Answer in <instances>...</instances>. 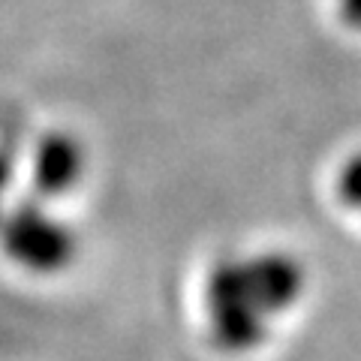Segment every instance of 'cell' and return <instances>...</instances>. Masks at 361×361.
Returning a JSON list of instances; mask_svg holds the SVG:
<instances>
[{
    "instance_id": "4",
    "label": "cell",
    "mask_w": 361,
    "mask_h": 361,
    "mask_svg": "<svg viewBox=\"0 0 361 361\" xmlns=\"http://www.w3.org/2000/svg\"><path fill=\"white\" fill-rule=\"evenodd\" d=\"M85 148L73 133L54 130L37 142L30 157V187L37 199H58L85 178Z\"/></svg>"
},
{
    "instance_id": "3",
    "label": "cell",
    "mask_w": 361,
    "mask_h": 361,
    "mask_svg": "<svg viewBox=\"0 0 361 361\" xmlns=\"http://www.w3.org/2000/svg\"><path fill=\"white\" fill-rule=\"evenodd\" d=\"M244 262L253 295L268 319L292 310L307 292V268H304L298 256L286 250H262L244 256Z\"/></svg>"
},
{
    "instance_id": "7",
    "label": "cell",
    "mask_w": 361,
    "mask_h": 361,
    "mask_svg": "<svg viewBox=\"0 0 361 361\" xmlns=\"http://www.w3.org/2000/svg\"><path fill=\"white\" fill-rule=\"evenodd\" d=\"M334 13L346 30L361 33V0H334Z\"/></svg>"
},
{
    "instance_id": "2",
    "label": "cell",
    "mask_w": 361,
    "mask_h": 361,
    "mask_svg": "<svg viewBox=\"0 0 361 361\" xmlns=\"http://www.w3.org/2000/svg\"><path fill=\"white\" fill-rule=\"evenodd\" d=\"M4 253L33 274H61L75 259V232L39 205V199H21L6 208L0 220Z\"/></svg>"
},
{
    "instance_id": "5",
    "label": "cell",
    "mask_w": 361,
    "mask_h": 361,
    "mask_svg": "<svg viewBox=\"0 0 361 361\" xmlns=\"http://www.w3.org/2000/svg\"><path fill=\"white\" fill-rule=\"evenodd\" d=\"M337 199L349 211H361V151L349 154L337 172Z\"/></svg>"
},
{
    "instance_id": "6",
    "label": "cell",
    "mask_w": 361,
    "mask_h": 361,
    "mask_svg": "<svg viewBox=\"0 0 361 361\" xmlns=\"http://www.w3.org/2000/svg\"><path fill=\"white\" fill-rule=\"evenodd\" d=\"M13 178H16V160L6 148H0V220L6 214V193L13 187Z\"/></svg>"
},
{
    "instance_id": "1",
    "label": "cell",
    "mask_w": 361,
    "mask_h": 361,
    "mask_svg": "<svg viewBox=\"0 0 361 361\" xmlns=\"http://www.w3.org/2000/svg\"><path fill=\"white\" fill-rule=\"evenodd\" d=\"M205 316L214 346L229 355L253 353L268 341L271 319L253 295L244 256H220L208 268Z\"/></svg>"
}]
</instances>
